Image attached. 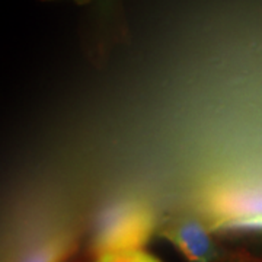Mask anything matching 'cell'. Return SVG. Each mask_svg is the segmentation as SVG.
Segmentation results:
<instances>
[{"instance_id":"obj_1","label":"cell","mask_w":262,"mask_h":262,"mask_svg":"<svg viewBox=\"0 0 262 262\" xmlns=\"http://www.w3.org/2000/svg\"><path fill=\"white\" fill-rule=\"evenodd\" d=\"M160 217L143 198L124 196L103 207L91 232L95 258L106 252L144 248L156 236Z\"/></svg>"},{"instance_id":"obj_2","label":"cell","mask_w":262,"mask_h":262,"mask_svg":"<svg viewBox=\"0 0 262 262\" xmlns=\"http://www.w3.org/2000/svg\"><path fill=\"white\" fill-rule=\"evenodd\" d=\"M213 234L204 215L192 213L163 215L156 230V236L172 245L188 262H217L225 255Z\"/></svg>"},{"instance_id":"obj_3","label":"cell","mask_w":262,"mask_h":262,"mask_svg":"<svg viewBox=\"0 0 262 262\" xmlns=\"http://www.w3.org/2000/svg\"><path fill=\"white\" fill-rule=\"evenodd\" d=\"M77 248V233L72 229H56L39 234L8 262H66Z\"/></svg>"},{"instance_id":"obj_4","label":"cell","mask_w":262,"mask_h":262,"mask_svg":"<svg viewBox=\"0 0 262 262\" xmlns=\"http://www.w3.org/2000/svg\"><path fill=\"white\" fill-rule=\"evenodd\" d=\"M95 262H162L144 248L106 252L95 258Z\"/></svg>"},{"instance_id":"obj_5","label":"cell","mask_w":262,"mask_h":262,"mask_svg":"<svg viewBox=\"0 0 262 262\" xmlns=\"http://www.w3.org/2000/svg\"><path fill=\"white\" fill-rule=\"evenodd\" d=\"M217 262H251L249 259H246L244 256H239V255H229L225 253L220 259Z\"/></svg>"},{"instance_id":"obj_6","label":"cell","mask_w":262,"mask_h":262,"mask_svg":"<svg viewBox=\"0 0 262 262\" xmlns=\"http://www.w3.org/2000/svg\"><path fill=\"white\" fill-rule=\"evenodd\" d=\"M79 2H84V0H79Z\"/></svg>"}]
</instances>
